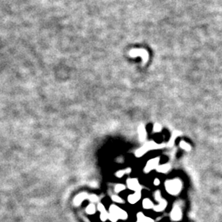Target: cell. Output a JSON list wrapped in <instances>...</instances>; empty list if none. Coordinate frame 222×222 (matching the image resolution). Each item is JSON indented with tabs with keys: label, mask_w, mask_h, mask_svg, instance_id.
Wrapping results in <instances>:
<instances>
[{
	"label": "cell",
	"mask_w": 222,
	"mask_h": 222,
	"mask_svg": "<svg viewBox=\"0 0 222 222\" xmlns=\"http://www.w3.org/2000/svg\"><path fill=\"white\" fill-rule=\"evenodd\" d=\"M110 213L114 215L116 217H118V219H120V220H126L127 218V212L123 211V209H121L118 206L114 205V204L110 206Z\"/></svg>",
	"instance_id": "3"
},
{
	"label": "cell",
	"mask_w": 222,
	"mask_h": 222,
	"mask_svg": "<svg viewBox=\"0 0 222 222\" xmlns=\"http://www.w3.org/2000/svg\"><path fill=\"white\" fill-rule=\"evenodd\" d=\"M161 130V127H160V125H159V124H155V126H154V128H153V131L154 132H160Z\"/></svg>",
	"instance_id": "24"
},
{
	"label": "cell",
	"mask_w": 222,
	"mask_h": 222,
	"mask_svg": "<svg viewBox=\"0 0 222 222\" xmlns=\"http://www.w3.org/2000/svg\"><path fill=\"white\" fill-rule=\"evenodd\" d=\"M137 217H138V222H154V220H152V219L146 216L144 214L142 213V212H139V213L137 215Z\"/></svg>",
	"instance_id": "10"
},
{
	"label": "cell",
	"mask_w": 222,
	"mask_h": 222,
	"mask_svg": "<svg viewBox=\"0 0 222 222\" xmlns=\"http://www.w3.org/2000/svg\"><path fill=\"white\" fill-rule=\"evenodd\" d=\"M97 209H98V211H99L100 213H101V212H104V211H106L105 206L100 203H98V205H97Z\"/></svg>",
	"instance_id": "20"
},
{
	"label": "cell",
	"mask_w": 222,
	"mask_h": 222,
	"mask_svg": "<svg viewBox=\"0 0 222 222\" xmlns=\"http://www.w3.org/2000/svg\"><path fill=\"white\" fill-rule=\"evenodd\" d=\"M111 198H112V200L114 201V203H124V201L120 197L117 196V195H113V196L111 197Z\"/></svg>",
	"instance_id": "18"
},
{
	"label": "cell",
	"mask_w": 222,
	"mask_h": 222,
	"mask_svg": "<svg viewBox=\"0 0 222 222\" xmlns=\"http://www.w3.org/2000/svg\"><path fill=\"white\" fill-rule=\"evenodd\" d=\"M169 170H170V165L169 164L159 165L157 167V169H156V171H157L158 172H160V173H166Z\"/></svg>",
	"instance_id": "15"
},
{
	"label": "cell",
	"mask_w": 222,
	"mask_h": 222,
	"mask_svg": "<svg viewBox=\"0 0 222 222\" xmlns=\"http://www.w3.org/2000/svg\"><path fill=\"white\" fill-rule=\"evenodd\" d=\"M159 162H160V157H155L153 159H151L147 163L146 166L144 168V172L145 173H149L150 171H153L155 169H157V167L159 166Z\"/></svg>",
	"instance_id": "4"
},
{
	"label": "cell",
	"mask_w": 222,
	"mask_h": 222,
	"mask_svg": "<svg viewBox=\"0 0 222 222\" xmlns=\"http://www.w3.org/2000/svg\"><path fill=\"white\" fill-rule=\"evenodd\" d=\"M88 196L89 195H87V193H86V192H82V193H80V194H78V195H77L73 200L74 205L77 206V207L79 205H81L83 201L86 200V199H88Z\"/></svg>",
	"instance_id": "6"
},
{
	"label": "cell",
	"mask_w": 222,
	"mask_h": 222,
	"mask_svg": "<svg viewBox=\"0 0 222 222\" xmlns=\"http://www.w3.org/2000/svg\"><path fill=\"white\" fill-rule=\"evenodd\" d=\"M155 200L157 201V202H159V203L162 200L161 196H160V191H156V192H155Z\"/></svg>",
	"instance_id": "22"
},
{
	"label": "cell",
	"mask_w": 222,
	"mask_h": 222,
	"mask_svg": "<svg viewBox=\"0 0 222 222\" xmlns=\"http://www.w3.org/2000/svg\"><path fill=\"white\" fill-rule=\"evenodd\" d=\"M130 173H131V169L127 168V169H126V170H122V171H117L116 174H115V175H116V177H118V178H122V177H123L124 175L130 174Z\"/></svg>",
	"instance_id": "14"
},
{
	"label": "cell",
	"mask_w": 222,
	"mask_h": 222,
	"mask_svg": "<svg viewBox=\"0 0 222 222\" xmlns=\"http://www.w3.org/2000/svg\"><path fill=\"white\" fill-rule=\"evenodd\" d=\"M143 207L145 209H151L154 208L155 206L153 205V203L149 198H145L143 202Z\"/></svg>",
	"instance_id": "12"
},
{
	"label": "cell",
	"mask_w": 222,
	"mask_h": 222,
	"mask_svg": "<svg viewBox=\"0 0 222 222\" xmlns=\"http://www.w3.org/2000/svg\"><path fill=\"white\" fill-rule=\"evenodd\" d=\"M109 212H107V211H104V212H101L100 213V220H101V221L105 222L106 221V220L109 219Z\"/></svg>",
	"instance_id": "16"
},
{
	"label": "cell",
	"mask_w": 222,
	"mask_h": 222,
	"mask_svg": "<svg viewBox=\"0 0 222 222\" xmlns=\"http://www.w3.org/2000/svg\"><path fill=\"white\" fill-rule=\"evenodd\" d=\"M182 188L181 183L178 179H174V180H168L165 182V188L169 193L176 195L179 192L180 189Z\"/></svg>",
	"instance_id": "2"
},
{
	"label": "cell",
	"mask_w": 222,
	"mask_h": 222,
	"mask_svg": "<svg viewBox=\"0 0 222 222\" xmlns=\"http://www.w3.org/2000/svg\"><path fill=\"white\" fill-rule=\"evenodd\" d=\"M154 184H155V185H156V186L159 185V184H160V180H159V179H155V181H154Z\"/></svg>",
	"instance_id": "25"
},
{
	"label": "cell",
	"mask_w": 222,
	"mask_h": 222,
	"mask_svg": "<svg viewBox=\"0 0 222 222\" xmlns=\"http://www.w3.org/2000/svg\"><path fill=\"white\" fill-rule=\"evenodd\" d=\"M166 205H167V203H166L165 201L162 199V200L160 202L158 205H156L154 207L153 209H154V211H163L165 208Z\"/></svg>",
	"instance_id": "11"
},
{
	"label": "cell",
	"mask_w": 222,
	"mask_h": 222,
	"mask_svg": "<svg viewBox=\"0 0 222 222\" xmlns=\"http://www.w3.org/2000/svg\"><path fill=\"white\" fill-rule=\"evenodd\" d=\"M141 197H142V192H141V191H137V192H134L133 194H131V195L128 196L127 201H128V203H131V204H135V203H138V201L140 200Z\"/></svg>",
	"instance_id": "7"
},
{
	"label": "cell",
	"mask_w": 222,
	"mask_h": 222,
	"mask_svg": "<svg viewBox=\"0 0 222 222\" xmlns=\"http://www.w3.org/2000/svg\"><path fill=\"white\" fill-rule=\"evenodd\" d=\"M127 187L129 188L130 190H133L134 192L137 191H141L142 189V186L140 185V183L138 182V179H127Z\"/></svg>",
	"instance_id": "5"
},
{
	"label": "cell",
	"mask_w": 222,
	"mask_h": 222,
	"mask_svg": "<svg viewBox=\"0 0 222 222\" xmlns=\"http://www.w3.org/2000/svg\"><path fill=\"white\" fill-rule=\"evenodd\" d=\"M138 135H139L140 141L143 142V141L146 140V138H147V132H146V129H145L143 125H141L140 127H138Z\"/></svg>",
	"instance_id": "9"
},
{
	"label": "cell",
	"mask_w": 222,
	"mask_h": 222,
	"mask_svg": "<svg viewBox=\"0 0 222 222\" xmlns=\"http://www.w3.org/2000/svg\"><path fill=\"white\" fill-rule=\"evenodd\" d=\"M164 147V145L163 144L158 145L155 143H154V142H147V143H146L143 145V147H140L138 150H137L136 152H135V155H136L137 157H142L143 155L147 153V151H151V150H155V149L161 148V147Z\"/></svg>",
	"instance_id": "1"
},
{
	"label": "cell",
	"mask_w": 222,
	"mask_h": 222,
	"mask_svg": "<svg viewBox=\"0 0 222 222\" xmlns=\"http://www.w3.org/2000/svg\"><path fill=\"white\" fill-rule=\"evenodd\" d=\"M180 147L183 149H184V150H189L190 149L189 145L187 144V143H184V142H181V143H180Z\"/></svg>",
	"instance_id": "23"
},
{
	"label": "cell",
	"mask_w": 222,
	"mask_h": 222,
	"mask_svg": "<svg viewBox=\"0 0 222 222\" xmlns=\"http://www.w3.org/2000/svg\"><path fill=\"white\" fill-rule=\"evenodd\" d=\"M171 218L174 220H179L181 218V211L178 207H175L171 212Z\"/></svg>",
	"instance_id": "8"
},
{
	"label": "cell",
	"mask_w": 222,
	"mask_h": 222,
	"mask_svg": "<svg viewBox=\"0 0 222 222\" xmlns=\"http://www.w3.org/2000/svg\"><path fill=\"white\" fill-rule=\"evenodd\" d=\"M126 188V186L123 185V184H117L114 188V192H120L121 191H123Z\"/></svg>",
	"instance_id": "17"
},
{
	"label": "cell",
	"mask_w": 222,
	"mask_h": 222,
	"mask_svg": "<svg viewBox=\"0 0 222 222\" xmlns=\"http://www.w3.org/2000/svg\"><path fill=\"white\" fill-rule=\"evenodd\" d=\"M95 211H96V208H95V206L93 204V203H91V204H89L88 206H87V207H86V213L89 214V215H93V214L95 213Z\"/></svg>",
	"instance_id": "13"
},
{
	"label": "cell",
	"mask_w": 222,
	"mask_h": 222,
	"mask_svg": "<svg viewBox=\"0 0 222 222\" xmlns=\"http://www.w3.org/2000/svg\"><path fill=\"white\" fill-rule=\"evenodd\" d=\"M109 220L112 222H117V220H119V219H118V217H116V216H114V215L110 213L109 214Z\"/></svg>",
	"instance_id": "21"
},
{
	"label": "cell",
	"mask_w": 222,
	"mask_h": 222,
	"mask_svg": "<svg viewBox=\"0 0 222 222\" xmlns=\"http://www.w3.org/2000/svg\"><path fill=\"white\" fill-rule=\"evenodd\" d=\"M88 200L91 201V203H96L99 200V198L95 195V194H91V195H89L88 196Z\"/></svg>",
	"instance_id": "19"
}]
</instances>
